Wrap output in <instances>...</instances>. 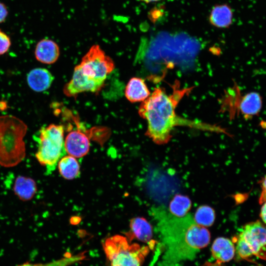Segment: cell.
<instances>
[{
	"label": "cell",
	"mask_w": 266,
	"mask_h": 266,
	"mask_svg": "<svg viewBox=\"0 0 266 266\" xmlns=\"http://www.w3.org/2000/svg\"><path fill=\"white\" fill-rule=\"evenodd\" d=\"M192 88L179 89L178 83L173 86L169 95L162 88H156L149 97L142 101L138 113L147 122L146 134L156 143L163 144L170 140L171 132L177 126H185L201 130L223 132L224 130L215 125L182 118L175 112V108L184 96Z\"/></svg>",
	"instance_id": "6da1fadb"
},
{
	"label": "cell",
	"mask_w": 266,
	"mask_h": 266,
	"mask_svg": "<svg viewBox=\"0 0 266 266\" xmlns=\"http://www.w3.org/2000/svg\"><path fill=\"white\" fill-rule=\"evenodd\" d=\"M151 213L168 252L175 258H190L209 243V231L198 224L191 214L176 217L162 207L154 208Z\"/></svg>",
	"instance_id": "7a4b0ae2"
},
{
	"label": "cell",
	"mask_w": 266,
	"mask_h": 266,
	"mask_svg": "<svg viewBox=\"0 0 266 266\" xmlns=\"http://www.w3.org/2000/svg\"><path fill=\"white\" fill-rule=\"evenodd\" d=\"M27 129V125L14 116H0V166L13 167L24 159Z\"/></svg>",
	"instance_id": "3957f363"
},
{
	"label": "cell",
	"mask_w": 266,
	"mask_h": 266,
	"mask_svg": "<svg viewBox=\"0 0 266 266\" xmlns=\"http://www.w3.org/2000/svg\"><path fill=\"white\" fill-rule=\"evenodd\" d=\"M64 133L62 125L52 124L42 127L35 137L37 143L35 158L45 167L48 174L54 171L66 153Z\"/></svg>",
	"instance_id": "277c9868"
},
{
	"label": "cell",
	"mask_w": 266,
	"mask_h": 266,
	"mask_svg": "<svg viewBox=\"0 0 266 266\" xmlns=\"http://www.w3.org/2000/svg\"><path fill=\"white\" fill-rule=\"evenodd\" d=\"M103 247L111 266H140L147 252L146 247L130 244L127 237L120 235L107 238Z\"/></svg>",
	"instance_id": "5b68a950"
},
{
	"label": "cell",
	"mask_w": 266,
	"mask_h": 266,
	"mask_svg": "<svg viewBox=\"0 0 266 266\" xmlns=\"http://www.w3.org/2000/svg\"><path fill=\"white\" fill-rule=\"evenodd\" d=\"M266 246V226L259 221L246 224L240 233L236 247L237 254L247 259L255 255L261 257Z\"/></svg>",
	"instance_id": "8992f818"
},
{
	"label": "cell",
	"mask_w": 266,
	"mask_h": 266,
	"mask_svg": "<svg viewBox=\"0 0 266 266\" xmlns=\"http://www.w3.org/2000/svg\"><path fill=\"white\" fill-rule=\"evenodd\" d=\"M78 66L85 75L103 81L105 80L115 66L113 60L97 44L90 48Z\"/></svg>",
	"instance_id": "52a82bcc"
},
{
	"label": "cell",
	"mask_w": 266,
	"mask_h": 266,
	"mask_svg": "<svg viewBox=\"0 0 266 266\" xmlns=\"http://www.w3.org/2000/svg\"><path fill=\"white\" fill-rule=\"evenodd\" d=\"M104 82L85 75L77 65L74 67L71 80L65 85L63 92L68 97H75L83 92L95 93L102 88Z\"/></svg>",
	"instance_id": "ba28073f"
},
{
	"label": "cell",
	"mask_w": 266,
	"mask_h": 266,
	"mask_svg": "<svg viewBox=\"0 0 266 266\" xmlns=\"http://www.w3.org/2000/svg\"><path fill=\"white\" fill-rule=\"evenodd\" d=\"M66 153L75 158H81L89 152L90 140L87 135L80 130L70 131L65 140Z\"/></svg>",
	"instance_id": "9c48e42d"
},
{
	"label": "cell",
	"mask_w": 266,
	"mask_h": 266,
	"mask_svg": "<svg viewBox=\"0 0 266 266\" xmlns=\"http://www.w3.org/2000/svg\"><path fill=\"white\" fill-rule=\"evenodd\" d=\"M34 55L36 59L45 64H52L58 59L60 56V48L53 40L44 38L36 44Z\"/></svg>",
	"instance_id": "30bf717a"
},
{
	"label": "cell",
	"mask_w": 266,
	"mask_h": 266,
	"mask_svg": "<svg viewBox=\"0 0 266 266\" xmlns=\"http://www.w3.org/2000/svg\"><path fill=\"white\" fill-rule=\"evenodd\" d=\"M54 77L47 69L35 68L27 74V81L30 88L37 92L44 91L50 88Z\"/></svg>",
	"instance_id": "8fae6325"
},
{
	"label": "cell",
	"mask_w": 266,
	"mask_h": 266,
	"mask_svg": "<svg viewBox=\"0 0 266 266\" xmlns=\"http://www.w3.org/2000/svg\"><path fill=\"white\" fill-rule=\"evenodd\" d=\"M130 230L126 235L132 240L136 238L143 242H150L152 237V227L144 218L135 217L131 219Z\"/></svg>",
	"instance_id": "7c38bea8"
},
{
	"label": "cell",
	"mask_w": 266,
	"mask_h": 266,
	"mask_svg": "<svg viewBox=\"0 0 266 266\" xmlns=\"http://www.w3.org/2000/svg\"><path fill=\"white\" fill-rule=\"evenodd\" d=\"M262 104L261 96L257 92H251L241 98L238 108L244 118L248 119L260 113Z\"/></svg>",
	"instance_id": "4fadbf2b"
},
{
	"label": "cell",
	"mask_w": 266,
	"mask_h": 266,
	"mask_svg": "<svg viewBox=\"0 0 266 266\" xmlns=\"http://www.w3.org/2000/svg\"><path fill=\"white\" fill-rule=\"evenodd\" d=\"M37 190V185L34 180L26 176H17L13 185L14 194L23 201L31 200L35 195Z\"/></svg>",
	"instance_id": "5bb4252c"
},
{
	"label": "cell",
	"mask_w": 266,
	"mask_h": 266,
	"mask_svg": "<svg viewBox=\"0 0 266 266\" xmlns=\"http://www.w3.org/2000/svg\"><path fill=\"white\" fill-rule=\"evenodd\" d=\"M125 95L131 102H142L149 97L150 92L143 79L134 77L129 81Z\"/></svg>",
	"instance_id": "9a60e30c"
},
{
	"label": "cell",
	"mask_w": 266,
	"mask_h": 266,
	"mask_svg": "<svg viewBox=\"0 0 266 266\" xmlns=\"http://www.w3.org/2000/svg\"><path fill=\"white\" fill-rule=\"evenodd\" d=\"M212 257L219 264L231 260L235 253V248L232 241L227 238L220 237L213 242L211 247Z\"/></svg>",
	"instance_id": "2e32d148"
},
{
	"label": "cell",
	"mask_w": 266,
	"mask_h": 266,
	"mask_svg": "<svg viewBox=\"0 0 266 266\" xmlns=\"http://www.w3.org/2000/svg\"><path fill=\"white\" fill-rule=\"evenodd\" d=\"M233 12L231 7L226 4L215 5L209 15L210 23L218 28H229L232 23Z\"/></svg>",
	"instance_id": "e0dca14e"
},
{
	"label": "cell",
	"mask_w": 266,
	"mask_h": 266,
	"mask_svg": "<svg viewBox=\"0 0 266 266\" xmlns=\"http://www.w3.org/2000/svg\"><path fill=\"white\" fill-rule=\"evenodd\" d=\"M58 167L60 174L66 179H73L80 173V166L77 160L69 155L64 156L59 160Z\"/></svg>",
	"instance_id": "ac0fdd59"
},
{
	"label": "cell",
	"mask_w": 266,
	"mask_h": 266,
	"mask_svg": "<svg viewBox=\"0 0 266 266\" xmlns=\"http://www.w3.org/2000/svg\"><path fill=\"white\" fill-rule=\"evenodd\" d=\"M86 258L84 252H81L74 255H69L59 260L46 263H33L26 262L17 266H68Z\"/></svg>",
	"instance_id": "d6986e66"
},
{
	"label": "cell",
	"mask_w": 266,
	"mask_h": 266,
	"mask_svg": "<svg viewBox=\"0 0 266 266\" xmlns=\"http://www.w3.org/2000/svg\"><path fill=\"white\" fill-rule=\"evenodd\" d=\"M191 206V201L187 197L176 195L169 204V212L173 215L182 217L187 214Z\"/></svg>",
	"instance_id": "ffe728a7"
},
{
	"label": "cell",
	"mask_w": 266,
	"mask_h": 266,
	"mask_svg": "<svg viewBox=\"0 0 266 266\" xmlns=\"http://www.w3.org/2000/svg\"><path fill=\"white\" fill-rule=\"evenodd\" d=\"M215 218V212L212 208L207 205H202L197 210L194 219L199 225L209 227L213 224Z\"/></svg>",
	"instance_id": "44dd1931"
},
{
	"label": "cell",
	"mask_w": 266,
	"mask_h": 266,
	"mask_svg": "<svg viewBox=\"0 0 266 266\" xmlns=\"http://www.w3.org/2000/svg\"><path fill=\"white\" fill-rule=\"evenodd\" d=\"M11 44L9 36L0 29V55H3L8 51Z\"/></svg>",
	"instance_id": "7402d4cb"
},
{
	"label": "cell",
	"mask_w": 266,
	"mask_h": 266,
	"mask_svg": "<svg viewBox=\"0 0 266 266\" xmlns=\"http://www.w3.org/2000/svg\"><path fill=\"white\" fill-rule=\"evenodd\" d=\"M8 14V11L6 6L0 2V24L5 21Z\"/></svg>",
	"instance_id": "603a6c76"
},
{
	"label": "cell",
	"mask_w": 266,
	"mask_h": 266,
	"mask_svg": "<svg viewBox=\"0 0 266 266\" xmlns=\"http://www.w3.org/2000/svg\"><path fill=\"white\" fill-rule=\"evenodd\" d=\"M262 192L260 196L261 202L266 201V175L265 176L262 183Z\"/></svg>",
	"instance_id": "cb8c5ba5"
},
{
	"label": "cell",
	"mask_w": 266,
	"mask_h": 266,
	"mask_svg": "<svg viewBox=\"0 0 266 266\" xmlns=\"http://www.w3.org/2000/svg\"><path fill=\"white\" fill-rule=\"evenodd\" d=\"M260 217L263 222L266 225V201L264 202L260 211Z\"/></svg>",
	"instance_id": "d4e9b609"
},
{
	"label": "cell",
	"mask_w": 266,
	"mask_h": 266,
	"mask_svg": "<svg viewBox=\"0 0 266 266\" xmlns=\"http://www.w3.org/2000/svg\"><path fill=\"white\" fill-rule=\"evenodd\" d=\"M140 0L146 3H149V2H152L158 1L161 0Z\"/></svg>",
	"instance_id": "484cf974"
},
{
	"label": "cell",
	"mask_w": 266,
	"mask_h": 266,
	"mask_svg": "<svg viewBox=\"0 0 266 266\" xmlns=\"http://www.w3.org/2000/svg\"><path fill=\"white\" fill-rule=\"evenodd\" d=\"M261 126L264 129H266V121L261 122Z\"/></svg>",
	"instance_id": "4316f807"
}]
</instances>
